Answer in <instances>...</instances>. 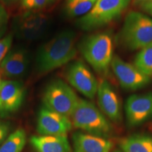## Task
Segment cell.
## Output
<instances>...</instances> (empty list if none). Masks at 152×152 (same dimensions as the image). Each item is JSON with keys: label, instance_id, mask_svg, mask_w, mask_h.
I'll list each match as a JSON object with an SVG mask.
<instances>
[{"label": "cell", "instance_id": "7", "mask_svg": "<svg viewBox=\"0 0 152 152\" xmlns=\"http://www.w3.org/2000/svg\"><path fill=\"white\" fill-rule=\"evenodd\" d=\"M114 75L123 89L136 91L147 86L151 83V77L140 71L135 66L123 61L118 56H113L111 64Z\"/></svg>", "mask_w": 152, "mask_h": 152}, {"label": "cell", "instance_id": "5", "mask_svg": "<svg viewBox=\"0 0 152 152\" xmlns=\"http://www.w3.org/2000/svg\"><path fill=\"white\" fill-rule=\"evenodd\" d=\"M130 0H96L92 9L77 20L82 30H92L109 25L128 8Z\"/></svg>", "mask_w": 152, "mask_h": 152}, {"label": "cell", "instance_id": "6", "mask_svg": "<svg viewBox=\"0 0 152 152\" xmlns=\"http://www.w3.org/2000/svg\"><path fill=\"white\" fill-rule=\"evenodd\" d=\"M78 101L75 91L61 80L51 82L45 89L42 97L45 108L69 118Z\"/></svg>", "mask_w": 152, "mask_h": 152}, {"label": "cell", "instance_id": "27", "mask_svg": "<svg viewBox=\"0 0 152 152\" xmlns=\"http://www.w3.org/2000/svg\"><path fill=\"white\" fill-rule=\"evenodd\" d=\"M136 1H138V2H140V3H143V2H146V1H150V0H136Z\"/></svg>", "mask_w": 152, "mask_h": 152}, {"label": "cell", "instance_id": "8", "mask_svg": "<svg viewBox=\"0 0 152 152\" xmlns=\"http://www.w3.org/2000/svg\"><path fill=\"white\" fill-rule=\"evenodd\" d=\"M66 79L76 90L88 99H94L99 83L90 69L82 61L71 64L66 71Z\"/></svg>", "mask_w": 152, "mask_h": 152}, {"label": "cell", "instance_id": "24", "mask_svg": "<svg viewBox=\"0 0 152 152\" xmlns=\"http://www.w3.org/2000/svg\"><path fill=\"white\" fill-rule=\"evenodd\" d=\"M9 132V125L0 120V145L7 139Z\"/></svg>", "mask_w": 152, "mask_h": 152}, {"label": "cell", "instance_id": "11", "mask_svg": "<svg viewBox=\"0 0 152 152\" xmlns=\"http://www.w3.org/2000/svg\"><path fill=\"white\" fill-rule=\"evenodd\" d=\"M72 127L69 118L45 107L39 110L37 120V131L39 135H66Z\"/></svg>", "mask_w": 152, "mask_h": 152}, {"label": "cell", "instance_id": "19", "mask_svg": "<svg viewBox=\"0 0 152 152\" xmlns=\"http://www.w3.org/2000/svg\"><path fill=\"white\" fill-rule=\"evenodd\" d=\"M134 65L148 77H152V42L140 49L134 57Z\"/></svg>", "mask_w": 152, "mask_h": 152}, {"label": "cell", "instance_id": "15", "mask_svg": "<svg viewBox=\"0 0 152 152\" xmlns=\"http://www.w3.org/2000/svg\"><path fill=\"white\" fill-rule=\"evenodd\" d=\"M30 142L36 152H72L67 135H35Z\"/></svg>", "mask_w": 152, "mask_h": 152}, {"label": "cell", "instance_id": "28", "mask_svg": "<svg viewBox=\"0 0 152 152\" xmlns=\"http://www.w3.org/2000/svg\"><path fill=\"white\" fill-rule=\"evenodd\" d=\"M1 82H2V80H1V76H0V87H1Z\"/></svg>", "mask_w": 152, "mask_h": 152}, {"label": "cell", "instance_id": "3", "mask_svg": "<svg viewBox=\"0 0 152 152\" xmlns=\"http://www.w3.org/2000/svg\"><path fill=\"white\" fill-rule=\"evenodd\" d=\"M118 38L128 50H140L152 42V18L139 11L128 12Z\"/></svg>", "mask_w": 152, "mask_h": 152}, {"label": "cell", "instance_id": "29", "mask_svg": "<svg viewBox=\"0 0 152 152\" xmlns=\"http://www.w3.org/2000/svg\"><path fill=\"white\" fill-rule=\"evenodd\" d=\"M116 152H120V151H116Z\"/></svg>", "mask_w": 152, "mask_h": 152}, {"label": "cell", "instance_id": "12", "mask_svg": "<svg viewBox=\"0 0 152 152\" xmlns=\"http://www.w3.org/2000/svg\"><path fill=\"white\" fill-rule=\"evenodd\" d=\"M99 108L111 122L122 121V109L118 95L110 83L105 79L99 83L96 92Z\"/></svg>", "mask_w": 152, "mask_h": 152}, {"label": "cell", "instance_id": "21", "mask_svg": "<svg viewBox=\"0 0 152 152\" xmlns=\"http://www.w3.org/2000/svg\"><path fill=\"white\" fill-rule=\"evenodd\" d=\"M13 42V36L11 34L0 39V64L6 55L8 54Z\"/></svg>", "mask_w": 152, "mask_h": 152}, {"label": "cell", "instance_id": "22", "mask_svg": "<svg viewBox=\"0 0 152 152\" xmlns=\"http://www.w3.org/2000/svg\"><path fill=\"white\" fill-rule=\"evenodd\" d=\"M52 0H23L22 4L25 9L33 10V9H41L46 7Z\"/></svg>", "mask_w": 152, "mask_h": 152}, {"label": "cell", "instance_id": "2", "mask_svg": "<svg viewBox=\"0 0 152 152\" xmlns=\"http://www.w3.org/2000/svg\"><path fill=\"white\" fill-rule=\"evenodd\" d=\"M70 119L73 126L87 134L106 139L113 134L111 121L90 101L79 99Z\"/></svg>", "mask_w": 152, "mask_h": 152}, {"label": "cell", "instance_id": "26", "mask_svg": "<svg viewBox=\"0 0 152 152\" xmlns=\"http://www.w3.org/2000/svg\"><path fill=\"white\" fill-rule=\"evenodd\" d=\"M18 0H1V1H3L4 4H10L16 2Z\"/></svg>", "mask_w": 152, "mask_h": 152}, {"label": "cell", "instance_id": "17", "mask_svg": "<svg viewBox=\"0 0 152 152\" xmlns=\"http://www.w3.org/2000/svg\"><path fill=\"white\" fill-rule=\"evenodd\" d=\"M119 147L122 152H152V137L146 134H134L121 139Z\"/></svg>", "mask_w": 152, "mask_h": 152}, {"label": "cell", "instance_id": "18", "mask_svg": "<svg viewBox=\"0 0 152 152\" xmlns=\"http://www.w3.org/2000/svg\"><path fill=\"white\" fill-rule=\"evenodd\" d=\"M26 141V131L22 128L18 129L9 134L0 145V152H22Z\"/></svg>", "mask_w": 152, "mask_h": 152}, {"label": "cell", "instance_id": "4", "mask_svg": "<svg viewBox=\"0 0 152 152\" xmlns=\"http://www.w3.org/2000/svg\"><path fill=\"white\" fill-rule=\"evenodd\" d=\"M85 59L95 71L105 75L109 72L113 58V43L108 33H99L85 38L80 45Z\"/></svg>", "mask_w": 152, "mask_h": 152}, {"label": "cell", "instance_id": "23", "mask_svg": "<svg viewBox=\"0 0 152 152\" xmlns=\"http://www.w3.org/2000/svg\"><path fill=\"white\" fill-rule=\"evenodd\" d=\"M8 14L2 5H0V37L4 33L8 23Z\"/></svg>", "mask_w": 152, "mask_h": 152}, {"label": "cell", "instance_id": "25", "mask_svg": "<svg viewBox=\"0 0 152 152\" xmlns=\"http://www.w3.org/2000/svg\"><path fill=\"white\" fill-rule=\"evenodd\" d=\"M140 7L144 12L152 16V0L146 1V2L140 3Z\"/></svg>", "mask_w": 152, "mask_h": 152}, {"label": "cell", "instance_id": "20", "mask_svg": "<svg viewBox=\"0 0 152 152\" xmlns=\"http://www.w3.org/2000/svg\"><path fill=\"white\" fill-rule=\"evenodd\" d=\"M96 1V0H68L67 14L71 17L85 16L92 9Z\"/></svg>", "mask_w": 152, "mask_h": 152}, {"label": "cell", "instance_id": "10", "mask_svg": "<svg viewBox=\"0 0 152 152\" xmlns=\"http://www.w3.org/2000/svg\"><path fill=\"white\" fill-rule=\"evenodd\" d=\"M26 90L20 82L14 80H2L0 87V117L12 115L23 102Z\"/></svg>", "mask_w": 152, "mask_h": 152}, {"label": "cell", "instance_id": "1", "mask_svg": "<svg viewBox=\"0 0 152 152\" xmlns=\"http://www.w3.org/2000/svg\"><path fill=\"white\" fill-rule=\"evenodd\" d=\"M76 40L75 32L66 30L45 44L36 58L37 71L39 73H47L74 59L77 56Z\"/></svg>", "mask_w": 152, "mask_h": 152}, {"label": "cell", "instance_id": "13", "mask_svg": "<svg viewBox=\"0 0 152 152\" xmlns=\"http://www.w3.org/2000/svg\"><path fill=\"white\" fill-rule=\"evenodd\" d=\"M28 54L23 49L15 48L9 51L0 64V76L7 79L22 77L28 66Z\"/></svg>", "mask_w": 152, "mask_h": 152}, {"label": "cell", "instance_id": "16", "mask_svg": "<svg viewBox=\"0 0 152 152\" xmlns=\"http://www.w3.org/2000/svg\"><path fill=\"white\" fill-rule=\"evenodd\" d=\"M47 24V20L43 14H26L19 21V32L23 37L34 39L39 37L45 31Z\"/></svg>", "mask_w": 152, "mask_h": 152}, {"label": "cell", "instance_id": "9", "mask_svg": "<svg viewBox=\"0 0 152 152\" xmlns=\"http://www.w3.org/2000/svg\"><path fill=\"white\" fill-rule=\"evenodd\" d=\"M125 113L128 127L134 128L152 118V92L132 94L127 99Z\"/></svg>", "mask_w": 152, "mask_h": 152}, {"label": "cell", "instance_id": "14", "mask_svg": "<svg viewBox=\"0 0 152 152\" xmlns=\"http://www.w3.org/2000/svg\"><path fill=\"white\" fill-rule=\"evenodd\" d=\"M74 152H111L113 144L109 139L75 132L72 137Z\"/></svg>", "mask_w": 152, "mask_h": 152}]
</instances>
